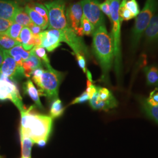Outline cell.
<instances>
[{"mask_svg": "<svg viewBox=\"0 0 158 158\" xmlns=\"http://www.w3.org/2000/svg\"><path fill=\"white\" fill-rule=\"evenodd\" d=\"M92 48L102 69L101 81L109 85V74L114 61V53L112 36L105 25L96 29L93 34Z\"/></svg>", "mask_w": 158, "mask_h": 158, "instance_id": "1", "label": "cell"}, {"mask_svg": "<svg viewBox=\"0 0 158 158\" xmlns=\"http://www.w3.org/2000/svg\"><path fill=\"white\" fill-rule=\"evenodd\" d=\"M33 107L25 108L21 112L20 135L29 138L34 143L44 140L48 142L50 135L53 119L49 116L32 113Z\"/></svg>", "mask_w": 158, "mask_h": 158, "instance_id": "2", "label": "cell"}, {"mask_svg": "<svg viewBox=\"0 0 158 158\" xmlns=\"http://www.w3.org/2000/svg\"><path fill=\"white\" fill-rule=\"evenodd\" d=\"M46 70L39 77H32L40 88V95L45 96L49 102L58 98L59 89L64 74L54 69L50 64H45Z\"/></svg>", "mask_w": 158, "mask_h": 158, "instance_id": "3", "label": "cell"}, {"mask_svg": "<svg viewBox=\"0 0 158 158\" xmlns=\"http://www.w3.org/2000/svg\"><path fill=\"white\" fill-rule=\"evenodd\" d=\"M158 0H146L145 6L138 16L131 33V47L135 51L139 45L143 35L152 19L157 12Z\"/></svg>", "mask_w": 158, "mask_h": 158, "instance_id": "4", "label": "cell"}, {"mask_svg": "<svg viewBox=\"0 0 158 158\" xmlns=\"http://www.w3.org/2000/svg\"><path fill=\"white\" fill-rule=\"evenodd\" d=\"M121 0H113L111 2L112 8L111 23L112 25L111 35L112 36L114 53V67L118 80L121 78L122 73L121 54V25L122 20L119 15V8Z\"/></svg>", "mask_w": 158, "mask_h": 158, "instance_id": "5", "label": "cell"}, {"mask_svg": "<svg viewBox=\"0 0 158 158\" xmlns=\"http://www.w3.org/2000/svg\"><path fill=\"white\" fill-rule=\"evenodd\" d=\"M66 0H53L45 3L49 14V29H56L64 32L72 29L66 17Z\"/></svg>", "mask_w": 158, "mask_h": 158, "instance_id": "6", "label": "cell"}, {"mask_svg": "<svg viewBox=\"0 0 158 158\" xmlns=\"http://www.w3.org/2000/svg\"><path fill=\"white\" fill-rule=\"evenodd\" d=\"M0 100H10L19 111L25 109L22 97L20 95L16 83L8 77L0 73Z\"/></svg>", "mask_w": 158, "mask_h": 158, "instance_id": "7", "label": "cell"}, {"mask_svg": "<svg viewBox=\"0 0 158 158\" xmlns=\"http://www.w3.org/2000/svg\"><path fill=\"white\" fill-rule=\"evenodd\" d=\"M80 2L83 15L94 25L95 29L105 25L104 16L100 8L99 0H81Z\"/></svg>", "mask_w": 158, "mask_h": 158, "instance_id": "8", "label": "cell"}, {"mask_svg": "<svg viewBox=\"0 0 158 158\" xmlns=\"http://www.w3.org/2000/svg\"><path fill=\"white\" fill-rule=\"evenodd\" d=\"M2 51L4 62L0 67V73L8 77L15 83L21 80L25 77L23 66H19L5 50L2 49Z\"/></svg>", "mask_w": 158, "mask_h": 158, "instance_id": "9", "label": "cell"}, {"mask_svg": "<svg viewBox=\"0 0 158 158\" xmlns=\"http://www.w3.org/2000/svg\"><path fill=\"white\" fill-rule=\"evenodd\" d=\"M41 39L40 46L45 48L49 52L55 50L62 42L61 31L56 29H48L42 31L40 35Z\"/></svg>", "mask_w": 158, "mask_h": 158, "instance_id": "10", "label": "cell"}, {"mask_svg": "<svg viewBox=\"0 0 158 158\" xmlns=\"http://www.w3.org/2000/svg\"><path fill=\"white\" fill-rule=\"evenodd\" d=\"M83 15V9L80 1L71 4L66 11V17L68 24L77 35L80 29Z\"/></svg>", "mask_w": 158, "mask_h": 158, "instance_id": "11", "label": "cell"}, {"mask_svg": "<svg viewBox=\"0 0 158 158\" xmlns=\"http://www.w3.org/2000/svg\"><path fill=\"white\" fill-rule=\"evenodd\" d=\"M20 8L21 6L14 1L0 0V18L12 21Z\"/></svg>", "mask_w": 158, "mask_h": 158, "instance_id": "12", "label": "cell"}, {"mask_svg": "<svg viewBox=\"0 0 158 158\" xmlns=\"http://www.w3.org/2000/svg\"><path fill=\"white\" fill-rule=\"evenodd\" d=\"M143 36L148 44H158V12L153 16Z\"/></svg>", "mask_w": 158, "mask_h": 158, "instance_id": "13", "label": "cell"}, {"mask_svg": "<svg viewBox=\"0 0 158 158\" xmlns=\"http://www.w3.org/2000/svg\"><path fill=\"white\" fill-rule=\"evenodd\" d=\"M42 61L36 56L31 50V54L27 60L23 63V67L24 70L25 76L29 77L35 69L43 68Z\"/></svg>", "mask_w": 158, "mask_h": 158, "instance_id": "14", "label": "cell"}, {"mask_svg": "<svg viewBox=\"0 0 158 158\" xmlns=\"http://www.w3.org/2000/svg\"><path fill=\"white\" fill-rule=\"evenodd\" d=\"M23 93L28 95L38 107L40 109H44V107L40 100V91L35 88L32 81L30 79H28L27 81L23 83Z\"/></svg>", "mask_w": 158, "mask_h": 158, "instance_id": "15", "label": "cell"}, {"mask_svg": "<svg viewBox=\"0 0 158 158\" xmlns=\"http://www.w3.org/2000/svg\"><path fill=\"white\" fill-rule=\"evenodd\" d=\"M5 51L14 58L17 64L20 66H23V63L28 59L31 54V51H25L21 44L15 46L9 50Z\"/></svg>", "mask_w": 158, "mask_h": 158, "instance_id": "16", "label": "cell"}, {"mask_svg": "<svg viewBox=\"0 0 158 158\" xmlns=\"http://www.w3.org/2000/svg\"><path fill=\"white\" fill-rule=\"evenodd\" d=\"M90 100V105L93 110L108 111L109 110L117 107L118 102L113 96L106 101H97L91 98Z\"/></svg>", "mask_w": 158, "mask_h": 158, "instance_id": "17", "label": "cell"}, {"mask_svg": "<svg viewBox=\"0 0 158 158\" xmlns=\"http://www.w3.org/2000/svg\"><path fill=\"white\" fill-rule=\"evenodd\" d=\"M25 11L26 12L29 17H30L31 21L35 25L41 28L42 30L48 28L49 23L40 15L38 12L35 11L32 8H31L28 5L25 6L23 8Z\"/></svg>", "mask_w": 158, "mask_h": 158, "instance_id": "18", "label": "cell"}, {"mask_svg": "<svg viewBox=\"0 0 158 158\" xmlns=\"http://www.w3.org/2000/svg\"><path fill=\"white\" fill-rule=\"evenodd\" d=\"M147 80V85L158 86V68L155 66H147L143 69Z\"/></svg>", "mask_w": 158, "mask_h": 158, "instance_id": "19", "label": "cell"}, {"mask_svg": "<svg viewBox=\"0 0 158 158\" xmlns=\"http://www.w3.org/2000/svg\"><path fill=\"white\" fill-rule=\"evenodd\" d=\"M13 23H17L23 27H29L33 23L28 14L25 11L23 8L21 7L17 11L12 20Z\"/></svg>", "mask_w": 158, "mask_h": 158, "instance_id": "20", "label": "cell"}, {"mask_svg": "<svg viewBox=\"0 0 158 158\" xmlns=\"http://www.w3.org/2000/svg\"><path fill=\"white\" fill-rule=\"evenodd\" d=\"M142 109L147 116L158 123V105L152 106L148 103L146 99L140 100Z\"/></svg>", "mask_w": 158, "mask_h": 158, "instance_id": "21", "label": "cell"}, {"mask_svg": "<svg viewBox=\"0 0 158 158\" xmlns=\"http://www.w3.org/2000/svg\"><path fill=\"white\" fill-rule=\"evenodd\" d=\"M95 30L94 25L83 15L77 35L80 37H82L83 35H93Z\"/></svg>", "mask_w": 158, "mask_h": 158, "instance_id": "22", "label": "cell"}, {"mask_svg": "<svg viewBox=\"0 0 158 158\" xmlns=\"http://www.w3.org/2000/svg\"><path fill=\"white\" fill-rule=\"evenodd\" d=\"M20 139L22 158H31V151L34 142L28 137L22 135H20Z\"/></svg>", "mask_w": 158, "mask_h": 158, "instance_id": "23", "label": "cell"}, {"mask_svg": "<svg viewBox=\"0 0 158 158\" xmlns=\"http://www.w3.org/2000/svg\"><path fill=\"white\" fill-rule=\"evenodd\" d=\"M21 44L19 42L12 39L5 34H0V48L4 50H9Z\"/></svg>", "mask_w": 158, "mask_h": 158, "instance_id": "24", "label": "cell"}, {"mask_svg": "<svg viewBox=\"0 0 158 158\" xmlns=\"http://www.w3.org/2000/svg\"><path fill=\"white\" fill-rule=\"evenodd\" d=\"M64 108L63 106L61 101L57 98L53 101L51 105L50 110V117L52 119L60 117L64 112Z\"/></svg>", "mask_w": 158, "mask_h": 158, "instance_id": "25", "label": "cell"}, {"mask_svg": "<svg viewBox=\"0 0 158 158\" xmlns=\"http://www.w3.org/2000/svg\"><path fill=\"white\" fill-rule=\"evenodd\" d=\"M23 27L18 23H13L5 34L7 36H8L9 37H10L12 39L16 40L17 41L19 42V36L20 33L23 29Z\"/></svg>", "mask_w": 158, "mask_h": 158, "instance_id": "26", "label": "cell"}, {"mask_svg": "<svg viewBox=\"0 0 158 158\" xmlns=\"http://www.w3.org/2000/svg\"><path fill=\"white\" fill-rule=\"evenodd\" d=\"M127 0H121L119 8V15L122 21H128L134 18L132 13L125 8V4Z\"/></svg>", "mask_w": 158, "mask_h": 158, "instance_id": "27", "label": "cell"}, {"mask_svg": "<svg viewBox=\"0 0 158 158\" xmlns=\"http://www.w3.org/2000/svg\"><path fill=\"white\" fill-rule=\"evenodd\" d=\"M31 51L36 56L40 58V59L42 61L44 65L46 64H50V61L46 54L45 48H44L40 46H35L32 48Z\"/></svg>", "mask_w": 158, "mask_h": 158, "instance_id": "28", "label": "cell"}, {"mask_svg": "<svg viewBox=\"0 0 158 158\" xmlns=\"http://www.w3.org/2000/svg\"><path fill=\"white\" fill-rule=\"evenodd\" d=\"M28 6L36 12H38L45 19L46 21L49 23L48 11L45 5H42L37 2H32V3H31Z\"/></svg>", "mask_w": 158, "mask_h": 158, "instance_id": "29", "label": "cell"}, {"mask_svg": "<svg viewBox=\"0 0 158 158\" xmlns=\"http://www.w3.org/2000/svg\"><path fill=\"white\" fill-rule=\"evenodd\" d=\"M125 6L130 11L135 18L141 11L140 7L136 0H127Z\"/></svg>", "mask_w": 158, "mask_h": 158, "instance_id": "30", "label": "cell"}, {"mask_svg": "<svg viewBox=\"0 0 158 158\" xmlns=\"http://www.w3.org/2000/svg\"><path fill=\"white\" fill-rule=\"evenodd\" d=\"M100 8L102 12L106 14L110 20H111V12H112V8L111 5V2L106 0L100 4Z\"/></svg>", "mask_w": 158, "mask_h": 158, "instance_id": "31", "label": "cell"}, {"mask_svg": "<svg viewBox=\"0 0 158 158\" xmlns=\"http://www.w3.org/2000/svg\"><path fill=\"white\" fill-rule=\"evenodd\" d=\"M12 23V21L0 18V34H5Z\"/></svg>", "mask_w": 158, "mask_h": 158, "instance_id": "32", "label": "cell"}, {"mask_svg": "<svg viewBox=\"0 0 158 158\" xmlns=\"http://www.w3.org/2000/svg\"><path fill=\"white\" fill-rule=\"evenodd\" d=\"M147 102L152 106L158 105V90L155 89L150 93L149 97L146 100Z\"/></svg>", "mask_w": 158, "mask_h": 158, "instance_id": "33", "label": "cell"}, {"mask_svg": "<svg viewBox=\"0 0 158 158\" xmlns=\"http://www.w3.org/2000/svg\"><path fill=\"white\" fill-rule=\"evenodd\" d=\"M90 100L89 96L87 93L86 91H84L80 96L76 98L73 102H71L70 104H81L85 103V102L89 101Z\"/></svg>", "mask_w": 158, "mask_h": 158, "instance_id": "34", "label": "cell"}, {"mask_svg": "<svg viewBox=\"0 0 158 158\" xmlns=\"http://www.w3.org/2000/svg\"><path fill=\"white\" fill-rule=\"evenodd\" d=\"M76 57V59L79 64L80 68H81L84 73H86L87 69H86V58L83 55L78 54L75 55Z\"/></svg>", "mask_w": 158, "mask_h": 158, "instance_id": "35", "label": "cell"}, {"mask_svg": "<svg viewBox=\"0 0 158 158\" xmlns=\"http://www.w3.org/2000/svg\"><path fill=\"white\" fill-rule=\"evenodd\" d=\"M97 88V86L93 85L92 82H91L89 80H87V89H86L85 91L87 92V93L88 94V95L89 96L90 99H91L92 98V97L94 96V94L96 93Z\"/></svg>", "mask_w": 158, "mask_h": 158, "instance_id": "36", "label": "cell"}, {"mask_svg": "<svg viewBox=\"0 0 158 158\" xmlns=\"http://www.w3.org/2000/svg\"><path fill=\"white\" fill-rule=\"evenodd\" d=\"M28 28L30 29L32 34L34 36H38L42 30L40 27L35 25L34 23L31 25Z\"/></svg>", "mask_w": 158, "mask_h": 158, "instance_id": "37", "label": "cell"}, {"mask_svg": "<svg viewBox=\"0 0 158 158\" xmlns=\"http://www.w3.org/2000/svg\"><path fill=\"white\" fill-rule=\"evenodd\" d=\"M4 62V54H3V51L2 48H0V67L1 66L2 63Z\"/></svg>", "mask_w": 158, "mask_h": 158, "instance_id": "38", "label": "cell"}, {"mask_svg": "<svg viewBox=\"0 0 158 158\" xmlns=\"http://www.w3.org/2000/svg\"><path fill=\"white\" fill-rule=\"evenodd\" d=\"M86 74H87V79L88 80H89L91 82L93 83V79H92V76H91V73H90V72L88 70H87V72H86Z\"/></svg>", "mask_w": 158, "mask_h": 158, "instance_id": "39", "label": "cell"}, {"mask_svg": "<svg viewBox=\"0 0 158 158\" xmlns=\"http://www.w3.org/2000/svg\"><path fill=\"white\" fill-rule=\"evenodd\" d=\"M107 1H110V2H111V1H113V0H107Z\"/></svg>", "mask_w": 158, "mask_h": 158, "instance_id": "40", "label": "cell"}, {"mask_svg": "<svg viewBox=\"0 0 158 158\" xmlns=\"http://www.w3.org/2000/svg\"><path fill=\"white\" fill-rule=\"evenodd\" d=\"M37 1H45V0H37Z\"/></svg>", "mask_w": 158, "mask_h": 158, "instance_id": "41", "label": "cell"}, {"mask_svg": "<svg viewBox=\"0 0 158 158\" xmlns=\"http://www.w3.org/2000/svg\"><path fill=\"white\" fill-rule=\"evenodd\" d=\"M0 158H1V156H0Z\"/></svg>", "mask_w": 158, "mask_h": 158, "instance_id": "42", "label": "cell"}, {"mask_svg": "<svg viewBox=\"0 0 158 158\" xmlns=\"http://www.w3.org/2000/svg\"></svg>", "mask_w": 158, "mask_h": 158, "instance_id": "43", "label": "cell"}]
</instances>
